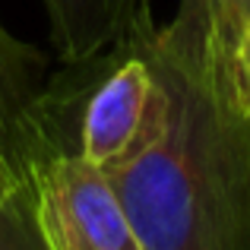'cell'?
I'll use <instances>...</instances> for the list:
<instances>
[{
  "instance_id": "obj_1",
  "label": "cell",
  "mask_w": 250,
  "mask_h": 250,
  "mask_svg": "<svg viewBox=\"0 0 250 250\" xmlns=\"http://www.w3.org/2000/svg\"><path fill=\"white\" fill-rule=\"evenodd\" d=\"M165 85V121L102 168L146 250H250V117L225 57L162 29L136 38Z\"/></svg>"
},
{
  "instance_id": "obj_2",
  "label": "cell",
  "mask_w": 250,
  "mask_h": 250,
  "mask_svg": "<svg viewBox=\"0 0 250 250\" xmlns=\"http://www.w3.org/2000/svg\"><path fill=\"white\" fill-rule=\"evenodd\" d=\"M32 200L51 250H146L108 174L76 149L38 165Z\"/></svg>"
},
{
  "instance_id": "obj_3",
  "label": "cell",
  "mask_w": 250,
  "mask_h": 250,
  "mask_svg": "<svg viewBox=\"0 0 250 250\" xmlns=\"http://www.w3.org/2000/svg\"><path fill=\"white\" fill-rule=\"evenodd\" d=\"M165 85L136 44L108 54L104 70L89 83L80 111L76 152L108 168L152 140L165 121Z\"/></svg>"
},
{
  "instance_id": "obj_4",
  "label": "cell",
  "mask_w": 250,
  "mask_h": 250,
  "mask_svg": "<svg viewBox=\"0 0 250 250\" xmlns=\"http://www.w3.org/2000/svg\"><path fill=\"white\" fill-rule=\"evenodd\" d=\"M63 67H92L155 29L149 0H42Z\"/></svg>"
},
{
  "instance_id": "obj_5",
  "label": "cell",
  "mask_w": 250,
  "mask_h": 250,
  "mask_svg": "<svg viewBox=\"0 0 250 250\" xmlns=\"http://www.w3.org/2000/svg\"><path fill=\"white\" fill-rule=\"evenodd\" d=\"M244 25H250V0H181L165 29L225 57Z\"/></svg>"
},
{
  "instance_id": "obj_6",
  "label": "cell",
  "mask_w": 250,
  "mask_h": 250,
  "mask_svg": "<svg viewBox=\"0 0 250 250\" xmlns=\"http://www.w3.org/2000/svg\"><path fill=\"white\" fill-rule=\"evenodd\" d=\"M0 250H51L35 219L32 184L0 200Z\"/></svg>"
},
{
  "instance_id": "obj_7",
  "label": "cell",
  "mask_w": 250,
  "mask_h": 250,
  "mask_svg": "<svg viewBox=\"0 0 250 250\" xmlns=\"http://www.w3.org/2000/svg\"><path fill=\"white\" fill-rule=\"evenodd\" d=\"M225 76L231 98L238 102V108L250 117V25L241 29V35L234 38V44L225 54Z\"/></svg>"
}]
</instances>
